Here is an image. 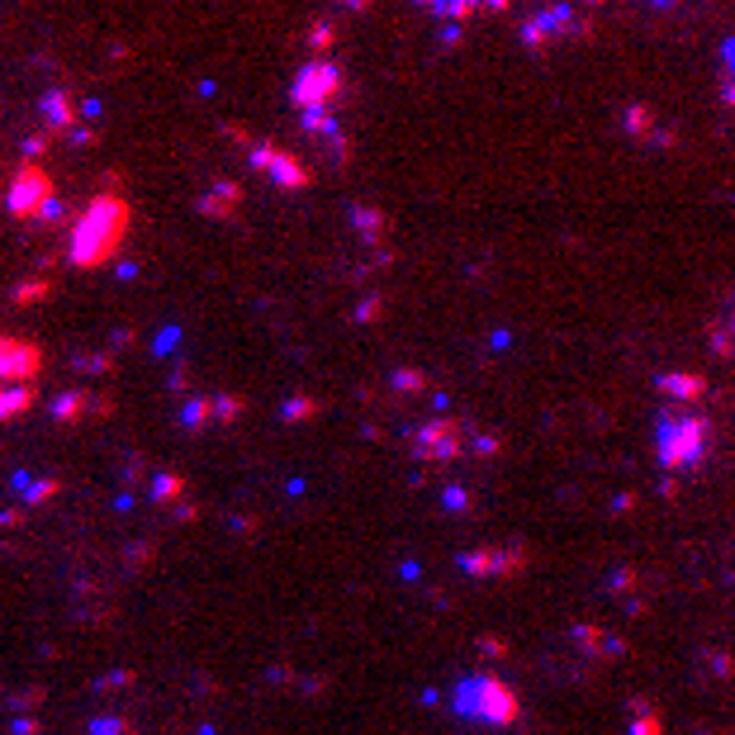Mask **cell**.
<instances>
[{"label":"cell","mask_w":735,"mask_h":735,"mask_svg":"<svg viewBox=\"0 0 735 735\" xmlns=\"http://www.w3.org/2000/svg\"><path fill=\"white\" fill-rule=\"evenodd\" d=\"M123 224H129V204L109 200V195L95 200L91 214L81 218V228H76V261H81V266H100V261L119 247Z\"/></svg>","instance_id":"6da1fadb"},{"label":"cell","mask_w":735,"mask_h":735,"mask_svg":"<svg viewBox=\"0 0 735 735\" xmlns=\"http://www.w3.org/2000/svg\"><path fill=\"white\" fill-rule=\"evenodd\" d=\"M48 204V180H43V171L38 166H24V176L15 180V190H10V209H15L20 218H29V214H38Z\"/></svg>","instance_id":"7a4b0ae2"},{"label":"cell","mask_w":735,"mask_h":735,"mask_svg":"<svg viewBox=\"0 0 735 735\" xmlns=\"http://www.w3.org/2000/svg\"><path fill=\"white\" fill-rule=\"evenodd\" d=\"M304 81H309V91H304V100H318V95H328L332 86H328V81H332V72H328V67H313V72H304Z\"/></svg>","instance_id":"3957f363"}]
</instances>
